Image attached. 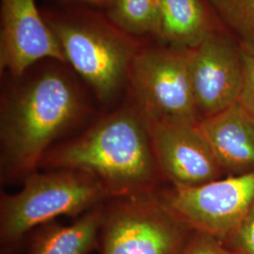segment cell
Returning a JSON list of instances; mask_svg holds the SVG:
<instances>
[{"label": "cell", "mask_w": 254, "mask_h": 254, "mask_svg": "<svg viewBox=\"0 0 254 254\" xmlns=\"http://www.w3.org/2000/svg\"><path fill=\"white\" fill-rule=\"evenodd\" d=\"M208 1H210V0H208Z\"/></svg>", "instance_id": "cell-21"}, {"label": "cell", "mask_w": 254, "mask_h": 254, "mask_svg": "<svg viewBox=\"0 0 254 254\" xmlns=\"http://www.w3.org/2000/svg\"><path fill=\"white\" fill-rule=\"evenodd\" d=\"M0 71L18 78L37 63L66 64L64 52L35 0H0Z\"/></svg>", "instance_id": "cell-9"}, {"label": "cell", "mask_w": 254, "mask_h": 254, "mask_svg": "<svg viewBox=\"0 0 254 254\" xmlns=\"http://www.w3.org/2000/svg\"><path fill=\"white\" fill-rule=\"evenodd\" d=\"M86 111L78 85L63 68L28 76L1 104V174L7 180L34 173L49 146Z\"/></svg>", "instance_id": "cell-1"}, {"label": "cell", "mask_w": 254, "mask_h": 254, "mask_svg": "<svg viewBox=\"0 0 254 254\" xmlns=\"http://www.w3.org/2000/svg\"><path fill=\"white\" fill-rule=\"evenodd\" d=\"M161 0H112L106 16L116 27L131 36L157 38Z\"/></svg>", "instance_id": "cell-14"}, {"label": "cell", "mask_w": 254, "mask_h": 254, "mask_svg": "<svg viewBox=\"0 0 254 254\" xmlns=\"http://www.w3.org/2000/svg\"><path fill=\"white\" fill-rule=\"evenodd\" d=\"M64 52L66 64L92 89L101 102L111 100L127 85L130 67L144 45L91 10L44 14Z\"/></svg>", "instance_id": "cell-3"}, {"label": "cell", "mask_w": 254, "mask_h": 254, "mask_svg": "<svg viewBox=\"0 0 254 254\" xmlns=\"http://www.w3.org/2000/svg\"><path fill=\"white\" fill-rule=\"evenodd\" d=\"M147 125L158 170L174 188H194L219 178L222 169L198 124Z\"/></svg>", "instance_id": "cell-10"}, {"label": "cell", "mask_w": 254, "mask_h": 254, "mask_svg": "<svg viewBox=\"0 0 254 254\" xmlns=\"http://www.w3.org/2000/svg\"><path fill=\"white\" fill-rule=\"evenodd\" d=\"M222 170L241 174L254 170V119L236 102L198 123Z\"/></svg>", "instance_id": "cell-11"}, {"label": "cell", "mask_w": 254, "mask_h": 254, "mask_svg": "<svg viewBox=\"0 0 254 254\" xmlns=\"http://www.w3.org/2000/svg\"><path fill=\"white\" fill-rule=\"evenodd\" d=\"M189 70L200 121L238 102L244 85V48L223 28L190 49Z\"/></svg>", "instance_id": "cell-8"}, {"label": "cell", "mask_w": 254, "mask_h": 254, "mask_svg": "<svg viewBox=\"0 0 254 254\" xmlns=\"http://www.w3.org/2000/svg\"><path fill=\"white\" fill-rule=\"evenodd\" d=\"M223 243L235 254H254V207Z\"/></svg>", "instance_id": "cell-17"}, {"label": "cell", "mask_w": 254, "mask_h": 254, "mask_svg": "<svg viewBox=\"0 0 254 254\" xmlns=\"http://www.w3.org/2000/svg\"><path fill=\"white\" fill-rule=\"evenodd\" d=\"M98 179L77 170L31 173L22 190L2 194L0 200L1 247L16 248L36 228L60 216L76 217L109 197Z\"/></svg>", "instance_id": "cell-4"}, {"label": "cell", "mask_w": 254, "mask_h": 254, "mask_svg": "<svg viewBox=\"0 0 254 254\" xmlns=\"http://www.w3.org/2000/svg\"><path fill=\"white\" fill-rule=\"evenodd\" d=\"M190 49L167 45H143L130 67L127 86L134 104L147 123L200 122L191 86Z\"/></svg>", "instance_id": "cell-5"}, {"label": "cell", "mask_w": 254, "mask_h": 254, "mask_svg": "<svg viewBox=\"0 0 254 254\" xmlns=\"http://www.w3.org/2000/svg\"><path fill=\"white\" fill-rule=\"evenodd\" d=\"M161 200L191 230L225 242L254 207V170L194 188H174Z\"/></svg>", "instance_id": "cell-7"}, {"label": "cell", "mask_w": 254, "mask_h": 254, "mask_svg": "<svg viewBox=\"0 0 254 254\" xmlns=\"http://www.w3.org/2000/svg\"><path fill=\"white\" fill-rule=\"evenodd\" d=\"M15 248L11 247H1L0 254H15Z\"/></svg>", "instance_id": "cell-20"}, {"label": "cell", "mask_w": 254, "mask_h": 254, "mask_svg": "<svg viewBox=\"0 0 254 254\" xmlns=\"http://www.w3.org/2000/svg\"><path fill=\"white\" fill-rule=\"evenodd\" d=\"M104 208L96 206L70 225L48 222L32 231L27 254H89L99 246Z\"/></svg>", "instance_id": "cell-13"}, {"label": "cell", "mask_w": 254, "mask_h": 254, "mask_svg": "<svg viewBox=\"0 0 254 254\" xmlns=\"http://www.w3.org/2000/svg\"><path fill=\"white\" fill-rule=\"evenodd\" d=\"M179 254H235L218 238L192 231Z\"/></svg>", "instance_id": "cell-16"}, {"label": "cell", "mask_w": 254, "mask_h": 254, "mask_svg": "<svg viewBox=\"0 0 254 254\" xmlns=\"http://www.w3.org/2000/svg\"><path fill=\"white\" fill-rule=\"evenodd\" d=\"M42 162L52 170L89 173L118 198L152 194L160 174L148 125L132 102L48 151Z\"/></svg>", "instance_id": "cell-2"}, {"label": "cell", "mask_w": 254, "mask_h": 254, "mask_svg": "<svg viewBox=\"0 0 254 254\" xmlns=\"http://www.w3.org/2000/svg\"><path fill=\"white\" fill-rule=\"evenodd\" d=\"M104 209L100 254H179L193 230L152 194Z\"/></svg>", "instance_id": "cell-6"}, {"label": "cell", "mask_w": 254, "mask_h": 254, "mask_svg": "<svg viewBox=\"0 0 254 254\" xmlns=\"http://www.w3.org/2000/svg\"><path fill=\"white\" fill-rule=\"evenodd\" d=\"M62 1L76 2V3H82V4L91 5V6H96V7L107 8L112 0H62Z\"/></svg>", "instance_id": "cell-19"}, {"label": "cell", "mask_w": 254, "mask_h": 254, "mask_svg": "<svg viewBox=\"0 0 254 254\" xmlns=\"http://www.w3.org/2000/svg\"><path fill=\"white\" fill-rule=\"evenodd\" d=\"M218 18L242 46L254 52V0H210Z\"/></svg>", "instance_id": "cell-15"}, {"label": "cell", "mask_w": 254, "mask_h": 254, "mask_svg": "<svg viewBox=\"0 0 254 254\" xmlns=\"http://www.w3.org/2000/svg\"><path fill=\"white\" fill-rule=\"evenodd\" d=\"M244 48L245 76L239 102L254 119V52Z\"/></svg>", "instance_id": "cell-18"}, {"label": "cell", "mask_w": 254, "mask_h": 254, "mask_svg": "<svg viewBox=\"0 0 254 254\" xmlns=\"http://www.w3.org/2000/svg\"><path fill=\"white\" fill-rule=\"evenodd\" d=\"M225 28L206 0H161L157 40L167 46L193 49Z\"/></svg>", "instance_id": "cell-12"}]
</instances>
